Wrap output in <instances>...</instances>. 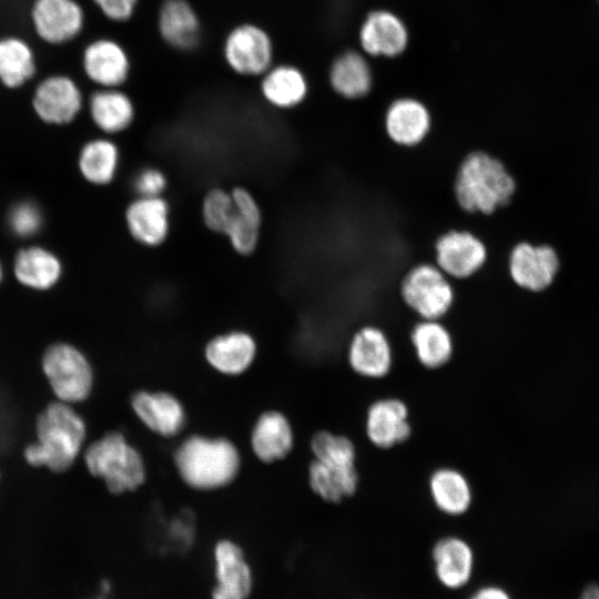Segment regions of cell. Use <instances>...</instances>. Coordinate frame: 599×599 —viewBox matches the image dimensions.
Returning <instances> with one entry per match:
<instances>
[{"label":"cell","mask_w":599,"mask_h":599,"mask_svg":"<svg viewBox=\"0 0 599 599\" xmlns=\"http://www.w3.org/2000/svg\"><path fill=\"white\" fill-rule=\"evenodd\" d=\"M37 436L38 441L26 448L28 463L63 471L80 451L85 438V424L68 403L57 402L38 417Z\"/></svg>","instance_id":"cell-2"},{"label":"cell","mask_w":599,"mask_h":599,"mask_svg":"<svg viewBox=\"0 0 599 599\" xmlns=\"http://www.w3.org/2000/svg\"><path fill=\"white\" fill-rule=\"evenodd\" d=\"M231 192L221 187L211 189L203 197L201 214L205 226L223 234L234 215Z\"/></svg>","instance_id":"cell-34"},{"label":"cell","mask_w":599,"mask_h":599,"mask_svg":"<svg viewBox=\"0 0 599 599\" xmlns=\"http://www.w3.org/2000/svg\"><path fill=\"white\" fill-rule=\"evenodd\" d=\"M385 131L397 145L413 148L427 136L432 126L428 108L418 99H395L385 112Z\"/></svg>","instance_id":"cell-16"},{"label":"cell","mask_w":599,"mask_h":599,"mask_svg":"<svg viewBox=\"0 0 599 599\" xmlns=\"http://www.w3.org/2000/svg\"><path fill=\"white\" fill-rule=\"evenodd\" d=\"M42 225V214L37 204L21 202L9 213L10 230L19 237H30L38 233Z\"/></svg>","instance_id":"cell-36"},{"label":"cell","mask_w":599,"mask_h":599,"mask_svg":"<svg viewBox=\"0 0 599 599\" xmlns=\"http://www.w3.org/2000/svg\"><path fill=\"white\" fill-rule=\"evenodd\" d=\"M211 599H251L255 571L244 548L232 539H220L211 551Z\"/></svg>","instance_id":"cell-6"},{"label":"cell","mask_w":599,"mask_h":599,"mask_svg":"<svg viewBox=\"0 0 599 599\" xmlns=\"http://www.w3.org/2000/svg\"><path fill=\"white\" fill-rule=\"evenodd\" d=\"M166 185V176L156 167H145L141 170L133 182V187L138 196L145 197L162 196Z\"/></svg>","instance_id":"cell-37"},{"label":"cell","mask_w":599,"mask_h":599,"mask_svg":"<svg viewBox=\"0 0 599 599\" xmlns=\"http://www.w3.org/2000/svg\"><path fill=\"white\" fill-rule=\"evenodd\" d=\"M329 82L334 92L346 100L365 98L372 89V75L365 60L353 52L334 62Z\"/></svg>","instance_id":"cell-30"},{"label":"cell","mask_w":599,"mask_h":599,"mask_svg":"<svg viewBox=\"0 0 599 599\" xmlns=\"http://www.w3.org/2000/svg\"><path fill=\"white\" fill-rule=\"evenodd\" d=\"M308 481L312 490L327 502H339L355 494L358 487V473L328 469L313 459L308 467Z\"/></svg>","instance_id":"cell-32"},{"label":"cell","mask_w":599,"mask_h":599,"mask_svg":"<svg viewBox=\"0 0 599 599\" xmlns=\"http://www.w3.org/2000/svg\"><path fill=\"white\" fill-rule=\"evenodd\" d=\"M82 73L100 88H119L129 78L130 58L121 43L111 38H94L81 53Z\"/></svg>","instance_id":"cell-14"},{"label":"cell","mask_w":599,"mask_h":599,"mask_svg":"<svg viewBox=\"0 0 599 599\" xmlns=\"http://www.w3.org/2000/svg\"><path fill=\"white\" fill-rule=\"evenodd\" d=\"M515 190V180L504 163L483 151L465 156L454 183L459 206L468 213L486 215L507 205Z\"/></svg>","instance_id":"cell-1"},{"label":"cell","mask_w":599,"mask_h":599,"mask_svg":"<svg viewBox=\"0 0 599 599\" xmlns=\"http://www.w3.org/2000/svg\"><path fill=\"white\" fill-rule=\"evenodd\" d=\"M38 72L33 47L18 35L0 38V84L8 90H19L35 81Z\"/></svg>","instance_id":"cell-22"},{"label":"cell","mask_w":599,"mask_h":599,"mask_svg":"<svg viewBox=\"0 0 599 599\" xmlns=\"http://www.w3.org/2000/svg\"><path fill=\"white\" fill-rule=\"evenodd\" d=\"M428 487L435 506L449 516L465 514L473 501V490L466 476L451 467L436 469L429 477Z\"/></svg>","instance_id":"cell-27"},{"label":"cell","mask_w":599,"mask_h":599,"mask_svg":"<svg viewBox=\"0 0 599 599\" xmlns=\"http://www.w3.org/2000/svg\"><path fill=\"white\" fill-rule=\"evenodd\" d=\"M347 359L358 375L379 379L393 366V346L387 333L377 325H363L349 337Z\"/></svg>","instance_id":"cell-13"},{"label":"cell","mask_w":599,"mask_h":599,"mask_svg":"<svg viewBox=\"0 0 599 599\" xmlns=\"http://www.w3.org/2000/svg\"><path fill=\"white\" fill-rule=\"evenodd\" d=\"M439 581L451 589L465 586L471 576L474 555L470 546L458 537H446L433 549Z\"/></svg>","instance_id":"cell-25"},{"label":"cell","mask_w":599,"mask_h":599,"mask_svg":"<svg viewBox=\"0 0 599 599\" xmlns=\"http://www.w3.org/2000/svg\"><path fill=\"white\" fill-rule=\"evenodd\" d=\"M579 599H599V586L589 585L583 589Z\"/></svg>","instance_id":"cell-40"},{"label":"cell","mask_w":599,"mask_h":599,"mask_svg":"<svg viewBox=\"0 0 599 599\" xmlns=\"http://www.w3.org/2000/svg\"><path fill=\"white\" fill-rule=\"evenodd\" d=\"M90 473L102 478L112 494L133 491L145 480V466L140 453L119 432L105 434L92 443L84 454Z\"/></svg>","instance_id":"cell-4"},{"label":"cell","mask_w":599,"mask_h":599,"mask_svg":"<svg viewBox=\"0 0 599 599\" xmlns=\"http://www.w3.org/2000/svg\"><path fill=\"white\" fill-rule=\"evenodd\" d=\"M42 367L61 402L78 403L89 396L93 383L92 369L75 347L63 343L51 345L43 355Z\"/></svg>","instance_id":"cell-7"},{"label":"cell","mask_w":599,"mask_h":599,"mask_svg":"<svg viewBox=\"0 0 599 599\" xmlns=\"http://www.w3.org/2000/svg\"><path fill=\"white\" fill-rule=\"evenodd\" d=\"M311 449L314 459L332 470H356L355 445L344 435L321 430L312 437Z\"/></svg>","instance_id":"cell-33"},{"label":"cell","mask_w":599,"mask_h":599,"mask_svg":"<svg viewBox=\"0 0 599 599\" xmlns=\"http://www.w3.org/2000/svg\"><path fill=\"white\" fill-rule=\"evenodd\" d=\"M1 278H2V267H1V264H0V282H1Z\"/></svg>","instance_id":"cell-41"},{"label":"cell","mask_w":599,"mask_h":599,"mask_svg":"<svg viewBox=\"0 0 599 599\" xmlns=\"http://www.w3.org/2000/svg\"><path fill=\"white\" fill-rule=\"evenodd\" d=\"M262 77L261 93L268 104L293 109L306 99L307 81L297 68L280 64L271 67Z\"/></svg>","instance_id":"cell-26"},{"label":"cell","mask_w":599,"mask_h":599,"mask_svg":"<svg viewBox=\"0 0 599 599\" xmlns=\"http://www.w3.org/2000/svg\"><path fill=\"white\" fill-rule=\"evenodd\" d=\"M131 404L139 419L158 435L172 437L184 427L183 406L169 393L141 390L133 395Z\"/></svg>","instance_id":"cell-18"},{"label":"cell","mask_w":599,"mask_h":599,"mask_svg":"<svg viewBox=\"0 0 599 599\" xmlns=\"http://www.w3.org/2000/svg\"><path fill=\"white\" fill-rule=\"evenodd\" d=\"M559 270L556 251L548 244L518 242L510 251L508 271L520 288L541 293L554 282Z\"/></svg>","instance_id":"cell-11"},{"label":"cell","mask_w":599,"mask_h":599,"mask_svg":"<svg viewBox=\"0 0 599 599\" xmlns=\"http://www.w3.org/2000/svg\"><path fill=\"white\" fill-rule=\"evenodd\" d=\"M119 161V150L112 141L95 139L82 148L79 167L87 181L95 185H105L114 179Z\"/></svg>","instance_id":"cell-31"},{"label":"cell","mask_w":599,"mask_h":599,"mask_svg":"<svg viewBox=\"0 0 599 599\" xmlns=\"http://www.w3.org/2000/svg\"><path fill=\"white\" fill-rule=\"evenodd\" d=\"M13 270L21 284L35 290L52 287L62 272L58 257L38 246L21 250L16 256Z\"/></svg>","instance_id":"cell-29"},{"label":"cell","mask_w":599,"mask_h":599,"mask_svg":"<svg viewBox=\"0 0 599 599\" xmlns=\"http://www.w3.org/2000/svg\"><path fill=\"white\" fill-rule=\"evenodd\" d=\"M408 338L418 362L426 368L443 367L454 354L453 333L443 321L418 319Z\"/></svg>","instance_id":"cell-20"},{"label":"cell","mask_w":599,"mask_h":599,"mask_svg":"<svg viewBox=\"0 0 599 599\" xmlns=\"http://www.w3.org/2000/svg\"><path fill=\"white\" fill-rule=\"evenodd\" d=\"M363 49L370 54L396 55L407 44V32L404 24L392 13L373 12L366 19L362 31Z\"/></svg>","instance_id":"cell-28"},{"label":"cell","mask_w":599,"mask_h":599,"mask_svg":"<svg viewBox=\"0 0 599 599\" xmlns=\"http://www.w3.org/2000/svg\"><path fill=\"white\" fill-rule=\"evenodd\" d=\"M435 263L450 278L464 280L477 273L487 260L485 243L467 230H450L435 243Z\"/></svg>","instance_id":"cell-12"},{"label":"cell","mask_w":599,"mask_h":599,"mask_svg":"<svg viewBox=\"0 0 599 599\" xmlns=\"http://www.w3.org/2000/svg\"><path fill=\"white\" fill-rule=\"evenodd\" d=\"M400 295L420 319L441 321L455 300L450 278L434 263L412 267L400 284Z\"/></svg>","instance_id":"cell-5"},{"label":"cell","mask_w":599,"mask_h":599,"mask_svg":"<svg viewBox=\"0 0 599 599\" xmlns=\"http://www.w3.org/2000/svg\"><path fill=\"white\" fill-rule=\"evenodd\" d=\"M31 105L41 121L48 124H68L82 109L81 88L70 75H47L35 82Z\"/></svg>","instance_id":"cell-10"},{"label":"cell","mask_w":599,"mask_h":599,"mask_svg":"<svg viewBox=\"0 0 599 599\" xmlns=\"http://www.w3.org/2000/svg\"><path fill=\"white\" fill-rule=\"evenodd\" d=\"M101 14L112 22L122 23L132 18L139 0H90Z\"/></svg>","instance_id":"cell-38"},{"label":"cell","mask_w":599,"mask_h":599,"mask_svg":"<svg viewBox=\"0 0 599 599\" xmlns=\"http://www.w3.org/2000/svg\"><path fill=\"white\" fill-rule=\"evenodd\" d=\"M273 42L261 27L243 23L230 31L223 45L227 65L245 77L263 75L273 62Z\"/></svg>","instance_id":"cell-9"},{"label":"cell","mask_w":599,"mask_h":599,"mask_svg":"<svg viewBox=\"0 0 599 599\" xmlns=\"http://www.w3.org/2000/svg\"><path fill=\"white\" fill-rule=\"evenodd\" d=\"M130 235L143 246L156 247L170 232V206L163 196H138L125 211Z\"/></svg>","instance_id":"cell-17"},{"label":"cell","mask_w":599,"mask_h":599,"mask_svg":"<svg viewBox=\"0 0 599 599\" xmlns=\"http://www.w3.org/2000/svg\"><path fill=\"white\" fill-rule=\"evenodd\" d=\"M470 599H510L506 591L497 587H486L477 591Z\"/></svg>","instance_id":"cell-39"},{"label":"cell","mask_w":599,"mask_h":599,"mask_svg":"<svg viewBox=\"0 0 599 599\" xmlns=\"http://www.w3.org/2000/svg\"><path fill=\"white\" fill-rule=\"evenodd\" d=\"M30 21L39 41L63 45L82 34L85 10L78 0H33Z\"/></svg>","instance_id":"cell-8"},{"label":"cell","mask_w":599,"mask_h":599,"mask_svg":"<svg viewBox=\"0 0 599 599\" xmlns=\"http://www.w3.org/2000/svg\"><path fill=\"white\" fill-rule=\"evenodd\" d=\"M179 475L192 488L210 490L229 485L240 470V454L225 438L190 436L176 449Z\"/></svg>","instance_id":"cell-3"},{"label":"cell","mask_w":599,"mask_h":599,"mask_svg":"<svg viewBox=\"0 0 599 599\" xmlns=\"http://www.w3.org/2000/svg\"><path fill=\"white\" fill-rule=\"evenodd\" d=\"M158 28L165 43L176 50H192L201 39L199 16L187 0H164L159 10Z\"/></svg>","instance_id":"cell-19"},{"label":"cell","mask_w":599,"mask_h":599,"mask_svg":"<svg viewBox=\"0 0 599 599\" xmlns=\"http://www.w3.org/2000/svg\"><path fill=\"white\" fill-rule=\"evenodd\" d=\"M261 224L262 222H257L235 210L223 235L227 237L232 248L236 253L250 255L257 247Z\"/></svg>","instance_id":"cell-35"},{"label":"cell","mask_w":599,"mask_h":599,"mask_svg":"<svg viewBox=\"0 0 599 599\" xmlns=\"http://www.w3.org/2000/svg\"><path fill=\"white\" fill-rule=\"evenodd\" d=\"M365 432L369 441L382 449L404 443L412 433L408 407L398 398L375 400L366 413Z\"/></svg>","instance_id":"cell-15"},{"label":"cell","mask_w":599,"mask_h":599,"mask_svg":"<svg viewBox=\"0 0 599 599\" xmlns=\"http://www.w3.org/2000/svg\"><path fill=\"white\" fill-rule=\"evenodd\" d=\"M256 354L254 338L240 331L212 338L205 347L209 364L226 375H237L247 369Z\"/></svg>","instance_id":"cell-21"},{"label":"cell","mask_w":599,"mask_h":599,"mask_svg":"<svg viewBox=\"0 0 599 599\" xmlns=\"http://www.w3.org/2000/svg\"><path fill=\"white\" fill-rule=\"evenodd\" d=\"M251 446L262 461L284 458L293 448V430L287 418L275 410L263 413L253 427Z\"/></svg>","instance_id":"cell-23"},{"label":"cell","mask_w":599,"mask_h":599,"mask_svg":"<svg viewBox=\"0 0 599 599\" xmlns=\"http://www.w3.org/2000/svg\"><path fill=\"white\" fill-rule=\"evenodd\" d=\"M93 123L104 133L116 134L126 130L135 116L131 98L118 88H100L89 99Z\"/></svg>","instance_id":"cell-24"}]
</instances>
